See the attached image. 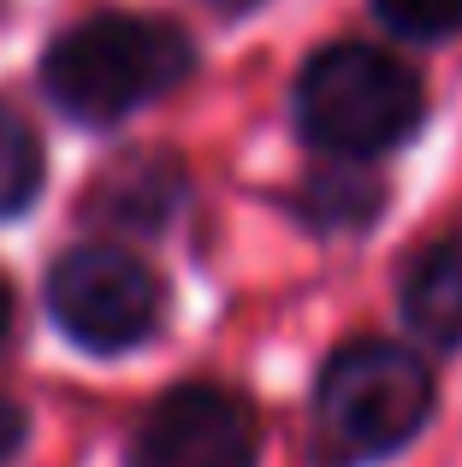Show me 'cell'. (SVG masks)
Returning <instances> with one entry per match:
<instances>
[{
    "label": "cell",
    "mask_w": 462,
    "mask_h": 467,
    "mask_svg": "<svg viewBox=\"0 0 462 467\" xmlns=\"http://www.w3.org/2000/svg\"><path fill=\"white\" fill-rule=\"evenodd\" d=\"M208 6H220V12H249V6H261V0H208Z\"/></svg>",
    "instance_id": "13"
},
{
    "label": "cell",
    "mask_w": 462,
    "mask_h": 467,
    "mask_svg": "<svg viewBox=\"0 0 462 467\" xmlns=\"http://www.w3.org/2000/svg\"><path fill=\"white\" fill-rule=\"evenodd\" d=\"M433 367L409 343L356 337L320 367L314 450L320 467H373L409 450L433 420Z\"/></svg>",
    "instance_id": "1"
},
{
    "label": "cell",
    "mask_w": 462,
    "mask_h": 467,
    "mask_svg": "<svg viewBox=\"0 0 462 467\" xmlns=\"http://www.w3.org/2000/svg\"><path fill=\"white\" fill-rule=\"evenodd\" d=\"M178 202H184V166H178L173 154L154 149V154L119 160V166L95 183L89 213L113 219V225H125V231H154V225L173 219Z\"/></svg>",
    "instance_id": "7"
},
{
    "label": "cell",
    "mask_w": 462,
    "mask_h": 467,
    "mask_svg": "<svg viewBox=\"0 0 462 467\" xmlns=\"http://www.w3.org/2000/svg\"><path fill=\"white\" fill-rule=\"evenodd\" d=\"M427 119V89L409 59L373 42H332L297 78V125L326 160H368L404 149Z\"/></svg>",
    "instance_id": "2"
},
{
    "label": "cell",
    "mask_w": 462,
    "mask_h": 467,
    "mask_svg": "<svg viewBox=\"0 0 462 467\" xmlns=\"http://www.w3.org/2000/svg\"><path fill=\"white\" fill-rule=\"evenodd\" d=\"M385 207V183L356 160H332L302 183V213L314 231H362Z\"/></svg>",
    "instance_id": "8"
},
{
    "label": "cell",
    "mask_w": 462,
    "mask_h": 467,
    "mask_svg": "<svg viewBox=\"0 0 462 467\" xmlns=\"http://www.w3.org/2000/svg\"><path fill=\"white\" fill-rule=\"evenodd\" d=\"M404 326L433 349H462V231L427 243L404 273Z\"/></svg>",
    "instance_id": "6"
},
{
    "label": "cell",
    "mask_w": 462,
    "mask_h": 467,
    "mask_svg": "<svg viewBox=\"0 0 462 467\" xmlns=\"http://www.w3.org/2000/svg\"><path fill=\"white\" fill-rule=\"evenodd\" d=\"M42 190V142L36 130L0 101V219L24 213Z\"/></svg>",
    "instance_id": "9"
},
{
    "label": "cell",
    "mask_w": 462,
    "mask_h": 467,
    "mask_svg": "<svg viewBox=\"0 0 462 467\" xmlns=\"http://www.w3.org/2000/svg\"><path fill=\"white\" fill-rule=\"evenodd\" d=\"M261 462V420L255 409L226 385H190L166 390L149 409L131 467H255Z\"/></svg>",
    "instance_id": "5"
},
{
    "label": "cell",
    "mask_w": 462,
    "mask_h": 467,
    "mask_svg": "<svg viewBox=\"0 0 462 467\" xmlns=\"http://www.w3.org/2000/svg\"><path fill=\"white\" fill-rule=\"evenodd\" d=\"M385 30L409 36V42H445L462 30V0H373Z\"/></svg>",
    "instance_id": "10"
},
{
    "label": "cell",
    "mask_w": 462,
    "mask_h": 467,
    "mask_svg": "<svg viewBox=\"0 0 462 467\" xmlns=\"http://www.w3.org/2000/svg\"><path fill=\"white\" fill-rule=\"evenodd\" d=\"M24 426H30V420H24V409L12 397H0V467L24 450Z\"/></svg>",
    "instance_id": "11"
},
{
    "label": "cell",
    "mask_w": 462,
    "mask_h": 467,
    "mask_svg": "<svg viewBox=\"0 0 462 467\" xmlns=\"http://www.w3.org/2000/svg\"><path fill=\"white\" fill-rule=\"evenodd\" d=\"M6 326H12V290H6V278H0V337H6Z\"/></svg>",
    "instance_id": "12"
},
{
    "label": "cell",
    "mask_w": 462,
    "mask_h": 467,
    "mask_svg": "<svg viewBox=\"0 0 462 467\" xmlns=\"http://www.w3.org/2000/svg\"><path fill=\"white\" fill-rule=\"evenodd\" d=\"M190 36L161 18H131V12H101L83 18L47 47L42 83L59 113L83 125L137 113L142 101L178 89L190 78Z\"/></svg>",
    "instance_id": "3"
},
{
    "label": "cell",
    "mask_w": 462,
    "mask_h": 467,
    "mask_svg": "<svg viewBox=\"0 0 462 467\" xmlns=\"http://www.w3.org/2000/svg\"><path fill=\"white\" fill-rule=\"evenodd\" d=\"M47 308L83 349H131L161 319V278L119 243H83L47 278Z\"/></svg>",
    "instance_id": "4"
}]
</instances>
